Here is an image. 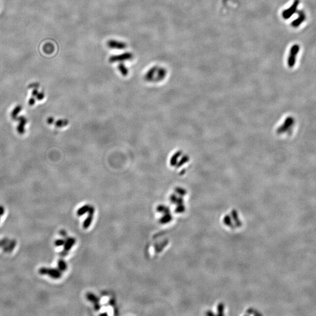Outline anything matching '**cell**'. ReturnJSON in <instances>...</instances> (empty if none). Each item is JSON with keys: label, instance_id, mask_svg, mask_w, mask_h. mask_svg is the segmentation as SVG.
I'll list each match as a JSON object with an SVG mask.
<instances>
[{"label": "cell", "instance_id": "6da1fadb", "mask_svg": "<svg viewBox=\"0 0 316 316\" xmlns=\"http://www.w3.org/2000/svg\"><path fill=\"white\" fill-rule=\"evenodd\" d=\"M299 49H300V47L297 44L294 45L291 47L289 56L288 59H287V64H288L289 67H293L294 66V64L296 63V56L298 55Z\"/></svg>", "mask_w": 316, "mask_h": 316}, {"label": "cell", "instance_id": "7a4b0ae2", "mask_svg": "<svg viewBox=\"0 0 316 316\" xmlns=\"http://www.w3.org/2000/svg\"><path fill=\"white\" fill-rule=\"evenodd\" d=\"M299 0H294L292 5L289 8L282 12V17L285 19H288L292 16L293 15L297 12L298 6L299 4Z\"/></svg>", "mask_w": 316, "mask_h": 316}, {"label": "cell", "instance_id": "3957f363", "mask_svg": "<svg viewBox=\"0 0 316 316\" xmlns=\"http://www.w3.org/2000/svg\"><path fill=\"white\" fill-rule=\"evenodd\" d=\"M133 58L132 53L129 52L124 53L123 54L119 55L112 56L109 59V62L111 63H114L116 62H123L125 60H130Z\"/></svg>", "mask_w": 316, "mask_h": 316}, {"label": "cell", "instance_id": "277c9868", "mask_svg": "<svg viewBox=\"0 0 316 316\" xmlns=\"http://www.w3.org/2000/svg\"><path fill=\"white\" fill-rule=\"evenodd\" d=\"M298 17L297 19H294L291 23V25L293 28H298L306 19V14L303 11H297Z\"/></svg>", "mask_w": 316, "mask_h": 316}, {"label": "cell", "instance_id": "5b68a950", "mask_svg": "<svg viewBox=\"0 0 316 316\" xmlns=\"http://www.w3.org/2000/svg\"><path fill=\"white\" fill-rule=\"evenodd\" d=\"M108 47L112 49H117L119 50L124 49L127 47V45L124 42L115 40H110L107 42Z\"/></svg>", "mask_w": 316, "mask_h": 316}, {"label": "cell", "instance_id": "8992f818", "mask_svg": "<svg viewBox=\"0 0 316 316\" xmlns=\"http://www.w3.org/2000/svg\"><path fill=\"white\" fill-rule=\"evenodd\" d=\"M118 69L120 71H121V73H122V75H123L124 76H126L128 75V69L126 67V66L123 64V63H120L118 66Z\"/></svg>", "mask_w": 316, "mask_h": 316}]
</instances>
